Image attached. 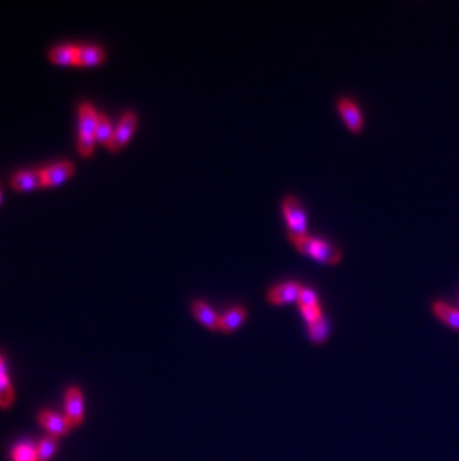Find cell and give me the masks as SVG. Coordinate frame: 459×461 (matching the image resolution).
Instances as JSON below:
<instances>
[{"mask_svg": "<svg viewBox=\"0 0 459 461\" xmlns=\"http://www.w3.org/2000/svg\"><path fill=\"white\" fill-rule=\"evenodd\" d=\"M3 375H6V369H5L3 358H2V356H0V376H3Z\"/></svg>", "mask_w": 459, "mask_h": 461, "instance_id": "obj_23", "label": "cell"}, {"mask_svg": "<svg viewBox=\"0 0 459 461\" xmlns=\"http://www.w3.org/2000/svg\"><path fill=\"white\" fill-rule=\"evenodd\" d=\"M292 242H294L296 247L300 249V253L311 256L316 260H319V262L322 263L336 264L341 260V251L334 245H331L330 242L315 239L311 236L300 238Z\"/></svg>", "mask_w": 459, "mask_h": 461, "instance_id": "obj_1", "label": "cell"}, {"mask_svg": "<svg viewBox=\"0 0 459 461\" xmlns=\"http://www.w3.org/2000/svg\"><path fill=\"white\" fill-rule=\"evenodd\" d=\"M337 105H339V111L341 116H343L347 127L352 132H360L363 129L364 121H363V115H361V111H360V108H358V105L349 97H341Z\"/></svg>", "mask_w": 459, "mask_h": 461, "instance_id": "obj_6", "label": "cell"}, {"mask_svg": "<svg viewBox=\"0 0 459 461\" xmlns=\"http://www.w3.org/2000/svg\"><path fill=\"white\" fill-rule=\"evenodd\" d=\"M114 130L115 129L112 127V123H111L109 119H107V115L103 114V112H99L96 130H94L96 140L103 142V144L109 147V144L112 142V138H114Z\"/></svg>", "mask_w": 459, "mask_h": 461, "instance_id": "obj_15", "label": "cell"}, {"mask_svg": "<svg viewBox=\"0 0 459 461\" xmlns=\"http://www.w3.org/2000/svg\"><path fill=\"white\" fill-rule=\"evenodd\" d=\"M298 303H300V306H313V305H318V296H316V292H315L313 290L303 287L302 292H300Z\"/></svg>", "mask_w": 459, "mask_h": 461, "instance_id": "obj_22", "label": "cell"}, {"mask_svg": "<svg viewBox=\"0 0 459 461\" xmlns=\"http://www.w3.org/2000/svg\"><path fill=\"white\" fill-rule=\"evenodd\" d=\"M283 215L288 224L289 239L296 240L300 238L307 236V221H306V212L300 203V200L294 196H287L283 199L282 203Z\"/></svg>", "mask_w": 459, "mask_h": 461, "instance_id": "obj_2", "label": "cell"}, {"mask_svg": "<svg viewBox=\"0 0 459 461\" xmlns=\"http://www.w3.org/2000/svg\"><path fill=\"white\" fill-rule=\"evenodd\" d=\"M0 199H2V195H0Z\"/></svg>", "mask_w": 459, "mask_h": 461, "instance_id": "obj_24", "label": "cell"}, {"mask_svg": "<svg viewBox=\"0 0 459 461\" xmlns=\"http://www.w3.org/2000/svg\"><path fill=\"white\" fill-rule=\"evenodd\" d=\"M58 445V439L55 436H48V438H44L36 448L38 452V461H48L54 456L55 448Z\"/></svg>", "mask_w": 459, "mask_h": 461, "instance_id": "obj_18", "label": "cell"}, {"mask_svg": "<svg viewBox=\"0 0 459 461\" xmlns=\"http://www.w3.org/2000/svg\"><path fill=\"white\" fill-rule=\"evenodd\" d=\"M78 115H79V133H78V135L94 136L97 116H99V112L96 111L94 106L91 105L90 102H82L78 108Z\"/></svg>", "mask_w": 459, "mask_h": 461, "instance_id": "obj_10", "label": "cell"}, {"mask_svg": "<svg viewBox=\"0 0 459 461\" xmlns=\"http://www.w3.org/2000/svg\"><path fill=\"white\" fill-rule=\"evenodd\" d=\"M77 48L78 45L72 44L55 45L49 49V58L57 63H75V58H77Z\"/></svg>", "mask_w": 459, "mask_h": 461, "instance_id": "obj_16", "label": "cell"}, {"mask_svg": "<svg viewBox=\"0 0 459 461\" xmlns=\"http://www.w3.org/2000/svg\"><path fill=\"white\" fill-rule=\"evenodd\" d=\"M39 423L51 433V436H55V438L69 433V430L72 429V424L68 421V418L51 412V410H44V412H40Z\"/></svg>", "mask_w": 459, "mask_h": 461, "instance_id": "obj_7", "label": "cell"}, {"mask_svg": "<svg viewBox=\"0 0 459 461\" xmlns=\"http://www.w3.org/2000/svg\"><path fill=\"white\" fill-rule=\"evenodd\" d=\"M14 400V391L8 375L0 376V408H10Z\"/></svg>", "mask_w": 459, "mask_h": 461, "instance_id": "obj_19", "label": "cell"}, {"mask_svg": "<svg viewBox=\"0 0 459 461\" xmlns=\"http://www.w3.org/2000/svg\"><path fill=\"white\" fill-rule=\"evenodd\" d=\"M309 338L316 345H322V343L327 340L328 338V324L327 320L322 316L321 320H318L316 323L309 324Z\"/></svg>", "mask_w": 459, "mask_h": 461, "instance_id": "obj_17", "label": "cell"}, {"mask_svg": "<svg viewBox=\"0 0 459 461\" xmlns=\"http://www.w3.org/2000/svg\"><path fill=\"white\" fill-rule=\"evenodd\" d=\"M12 461H38L36 448L30 445H18L12 451Z\"/></svg>", "mask_w": 459, "mask_h": 461, "instance_id": "obj_20", "label": "cell"}, {"mask_svg": "<svg viewBox=\"0 0 459 461\" xmlns=\"http://www.w3.org/2000/svg\"><path fill=\"white\" fill-rule=\"evenodd\" d=\"M434 312L437 314L441 321H445L452 329L459 330V311L456 308L445 303V301H436L434 303Z\"/></svg>", "mask_w": 459, "mask_h": 461, "instance_id": "obj_14", "label": "cell"}, {"mask_svg": "<svg viewBox=\"0 0 459 461\" xmlns=\"http://www.w3.org/2000/svg\"><path fill=\"white\" fill-rule=\"evenodd\" d=\"M302 309V314L304 316V320L307 321V324H312L316 323L318 320L322 318V312H321V308L319 305H313V306H300Z\"/></svg>", "mask_w": 459, "mask_h": 461, "instance_id": "obj_21", "label": "cell"}, {"mask_svg": "<svg viewBox=\"0 0 459 461\" xmlns=\"http://www.w3.org/2000/svg\"><path fill=\"white\" fill-rule=\"evenodd\" d=\"M11 184L18 190H27L36 186H44V171L42 169L18 171L12 175Z\"/></svg>", "mask_w": 459, "mask_h": 461, "instance_id": "obj_9", "label": "cell"}, {"mask_svg": "<svg viewBox=\"0 0 459 461\" xmlns=\"http://www.w3.org/2000/svg\"><path fill=\"white\" fill-rule=\"evenodd\" d=\"M66 418L73 425H79L83 418V399L79 388L72 387L66 393Z\"/></svg>", "mask_w": 459, "mask_h": 461, "instance_id": "obj_5", "label": "cell"}, {"mask_svg": "<svg viewBox=\"0 0 459 461\" xmlns=\"http://www.w3.org/2000/svg\"><path fill=\"white\" fill-rule=\"evenodd\" d=\"M302 290H303V285H300L298 282L280 284V285H276V287H273L272 290H269V292H267V300L274 305L289 303V301L298 300Z\"/></svg>", "mask_w": 459, "mask_h": 461, "instance_id": "obj_4", "label": "cell"}, {"mask_svg": "<svg viewBox=\"0 0 459 461\" xmlns=\"http://www.w3.org/2000/svg\"><path fill=\"white\" fill-rule=\"evenodd\" d=\"M73 163L70 160H60L44 167V186H54L62 182L73 172Z\"/></svg>", "mask_w": 459, "mask_h": 461, "instance_id": "obj_8", "label": "cell"}, {"mask_svg": "<svg viewBox=\"0 0 459 461\" xmlns=\"http://www.w3.org/2000/svg\"><path fill=\"white\" fill-rule=\"evenodd\" d=\"M191 309H193V314L197 320L206 325L207 329L220 330V315H216L213 309L205 303L203 300H194L193 305H191Z\"/></svg>", "mask_w": 459, "mask_h": 461, "instance_id": "obj_11", "label": "cell"}, {"mask_svg": "<svg viewBox=\"0 0 459 461\" xmlns=\"http://www.w3.org/2000/svg\"><path fill=\"white\" fill-rule=\"evenodd\" d=\"M105 48L100 45H78L75 64H96L105 58Z\"/></svg>", "mask_w": 459, "mask_h": 461, "instance_id": "obj_13", "label": "cell"}, {"mask_svg": "<svg viewBox=\"0 0 459 461\" xmlns=\"http://www.w3.org/2000/svg\"><path fill=\"white\" fill-rule=\"evenodd\" d=\"M137 125V115L135 111H127L122 116L114 130V138L109 144V148L116 151L127 144Z\"/></svg>", "mask_w": 459, "mask_h": 461, "instance_id": "obj_3", "label": "cell"}, {"mask_svg": "<svg viewBox=\"0 0 459 461\" xmlns=\"http://www.w3.org/2000/svg\"><path fill=\"white\" fill-rule=\"evenodd\" d=\"M248 316L246 309L244 306H235L228 309L227 312L220 316V330L224 333H231L245 323Z\"/></svg>", "mask_w": 459, "mask_h": 461, "instance_id": "obj_12", "label": "cell"}]
</instances>
